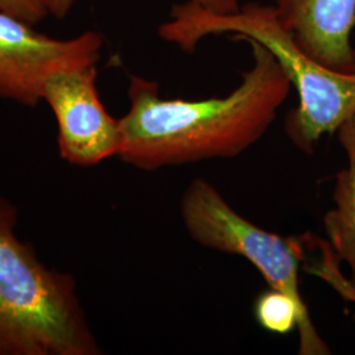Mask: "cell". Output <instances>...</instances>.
<instances>
[{
    "mask_svg": "<svg viewBox=\"0 0 355 355\" xmlns=\"http://www.w3.org/2000/svg\"><path fill=\"white\" fill-rule=\"evenodd\" d=\"M253 64L225 96L167 99L158 83L129 76V110L119 119L117 157L144 171L234 158L266 135L288 99L290 78L271 51L245 40Z\"/></svg>",
    "mask_w": 355,
    "mask_h": 355,
    "instance_id": "6da1fadb",
    "label": "cell"
},
{
    "mask_svg": "<svg viewBox=\"0 0 355 355\" xmlns=\"http://www.w3.org/2000/svg\"><path fill=\"white\" fill-rule=\"evenodd\" d=\"M228 33L265 46L290 78L299 104L288 114L284 130L302 152H313L324 135L337 132L355 116V71H336L308 55L274 6L248 3L237 12L216 15L184 1L174 6L168 20L158 28L159 37L187 53L208 36Z\"/></svg>",
    "mask_w": 355,
    "mask_h": 355,
    "instance_id": "7a4b0ae2",
    "label": "cell"
},
{
    "mask_svg": "<svg viewBox=\"0 0 355 355\" xmlns=\"http://www.w3.org/2000/svg\"><path fill=\"white\" fill-rule=\"evenodd\" d=\"M17 221L0 196V355L101 354L74 277L46 266Z\"/></svg>",
    "mask_w": 355,
    "mask_h": 355,
    "instance_id": "3957f363",
    "label": "cell"
},
{
    "mask_svg": "<svg viewBox=\"0 0 355 355\" xmlns=\"http://www.w3.org/2000/svg\"><path fill=\"white\" fill-rule=\"evenodd\" d=\"M180 217L193 241L207 249L245 258L270 288L286 292L305 304L299 283V270L305 258L304 236L284 237L259 228L240 215L203 178L193 179L183 192Z\"/></svg>",
    "mask_w": 355,
    "mask_h": 355,
    "instance_id": "277c9868",
    "label": "cell"
},
{
    "mask_svg": "<svg viewBox=\"0 0 355 355\" xmlns=\"http://www.w3.org/2000/svg\"><path fill=\"white\" fill-rule=\"evenodd\" d=\"M102 48L103 37L96 32L58 40L0 11V99L36 107L42 101L44 83L51 74L98 64Z\"/></svg>",
    "mask_w": 355,
    "mask_h": 355,
    "instance_id": "5b68a950",
    "label": "cell"
},
{
    "mask_svg": "<svg viewBox=\"0 0 355 355\" xmlns=\"http://www.w3.org/2000/svg\"><path fill=\"white\" fill-rule=\"evenodd\" d=\"M96 64L60 70L42 87V102L49 105L58 127V152L70 165H99L120 150V121L101 101Z\"/></svg>",
    "mask_w": 355,
    "mask_h": 355,
    "instance_id": "8992f818",
    "label": "cell"
},
{
    "mask_svg": "<svg viewBox=\"0 0 355 355\" xmlns=\"http://www.w3.org/2000/svg\"><path fill=\"white\" fill-rule=\"evenodd\" d=\"M280 21L318 64L354 73L355 0H275Z\"/></svg>",
    "mask_w": 355,
    "mask_h": 355,
    "instance_id": "52a82bcc",
    "label": "cell"
},
{
    "mask_svg": "<svg viewBox=\"0 0 355 355\" xmlns=\"http://www.w3.org/2000/svg\"><path fill=\"white\" fill-rule=\"evenodd\" d=\"M337 133L347 165L336 177L334 207L324 217V229L338 262L350 267L352 278L345 279L337 263L324 267L321 278L355 303V116L338 128Z\"/></svg>",
    "mask_w": 355,
    "mask_h": 355,
    "instance_id": "ba28073f",
    "label": "cell"
},
{
    "mask_svg": "<svg viewBox=\"0 0 355 355\" xmlns=\"http://www.w3.org/2000/svg\"><path fill=\"white\" fill-rule=\"evenodd\" d=\"M0 11L11 13L33 26L49 15L41 0H0Z\"/></svg>",
    "mask_w": 355,
    "mask_h": 355,
    "instance_id": "9c48e42d",
    "label": "cell"
},
{
    "mask_svg": "<svg viewBox=\"0 0 355 355\" xmlns=\"http://www.w3.org/2000/svg\"><path fill=\"white\" fill-rule=\"evenodd\" d=\"M208 12L216 15H228L237 12L241 7L240 0H187Z\"/></svg>",
    "mask_w": 355,
    "mask_h": 355,
    "instance_id": "30bf717a",
    "label": "cell"
},
{
    "mask_svg": "<svg viewBox=\"0 0 355 355\" xmlns=\"http://www.w3.org/2000/svg\"><path fill=\"white\" fill-rule=\"evenodd\" d=\"M41 3L49 15L57 19H64L71 11L76 0H41Z\"/></svg>",
    "mask_w": 355,
    "mask_h": 355,
    "instance_id": "8fae6325",
    "label": "cell"
}]
</instances>
